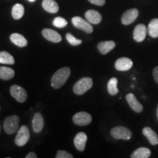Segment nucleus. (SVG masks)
Wrapping results in <instances>:
<instances>
[{
  "instance_id": "nucleus-1",
  "label": "nucleus",
  "mask_w": 158,
  "mask_h": 158,
  "mask_svg": "<svg viewBox=\"0 0 158 158\" xmlns=\"http://www.w3.org/2000/svg\"><path fill=\"white\" fill-rule=\"evenodd\" d=\"M70 69L65 67L57 70L51 78V86L54 89L61 88L70 76Z\"/></svg>"
},
{
  "instance_id": "nucleus-2",
  "label": "nucleus",
  "mask_w": 158,
  "mask_h": 158,
  "mask_svg": "<svg viewBox=\"0 0 158 158\" xmlns=\"http://www.w3.org/2000/svg\"><path fill=\"white\" fill-rule=\"evenodd\" d=\"M93 81L89 77H84L78 81L73 86V92L78 95L84 94L92 87Z\"/></svg>"
},
{
  "instance_id": "nucleus-3",
  "label": "nucleus",
  "mask_w": 158,
  "mask_h": 158,
  "mask_svg": "<svg viewBox=\"0 0 158 158\" xmlns=\"http://www.w3.org/2000/svg\"><path fill=\"white\" fill-rule=\"evenodd\" d=\"M20 118L16 115L7 116L3 123V127L7 134H13L19 129Z\"/></svg>"
},
{
  "instance_id": "nucleus-4",
  "label": "nucleus",
  "mask_w": 158,
  "mask_h": 158,
  "mask_svg": "<svg viewBox=\"0 0 158 158\" xmlns=\"http://www.w3.org/2000/svg\"><path fill=\"white\" fill-rule=\"evenodd\" d=\"M30 133L27 126L23 125L18 130V133L15 138V143L19 147H23L29 141Z\"/></svg>"
},
{
  "instance_id": "nucleus-5",
  "label": "nucleus",
  "mask_w": 158,
  "mask_h": 158,
  "mask_svg": "<svg viewBox=\"0 0 158 158\" xmlns=\"http://www.w3.org/2000/svg\"><path fill=\"white\" fill-rule=\"evenodd\" d=\"M10 92L12 97L15 98L18 102L23 103L27 100L28 95H27V91L19 85H12L10 89Z\"/></svg>"
},
{
  "instance_id": "nucleus-6",
  "label": "nucleus",
  "mask_w": 158,
  "mask_h": 158,
  "mask_svg": "<svg viewBox=\"0 0 158 158\" xmlns=\"http://www.w3.org/2000/svg\"><path fill=\"white\" fill-rule=\"evenodd\" d=\"M72 23L75 27L85 31V32L89 33V34L93 31V27H92V23L89 22L87 20L83 19L82 18L79 16L73 18Z\"/></svg>"
},
{
  "instance_id": "nucleus-7",
  "label": "nucleus",
  "mask_w": 158,
  "mask_h": 158,
  "mask_svg": "<svg viewBox=\"0 0 158 158\" xmlns=\"http://www.w3.org/2000/svg\"><path fill=\"white\" fill-rule=\"evenodd\" d=\"M110 135L116 139L129 140L132 136V133L128 128L119 126L114 127L110 130Z\"/></svg>"
},
{
  "instance_id": "nucleus-8",
  "label": "nucleus",
  "mask_w": 158,
  "mask_h": 158,
  "mask_svg": "<svg viewBox=\"0 0 158 158\" xmlns=\"http://www.w3.org/2000/svg\"><path fill=\"white\" fill-rule=\"evenodd\" d=\"M92 117L87 112L81 111L76 113L73 117L74 124L78 126H86L92 122Z\"/></svg>"
},
{
  "instance_id": "nucleus-9",
  "label": "nucleus",
  "mask_w": 158,
  "mask_h": 158,
  "mask_svg": "<svg viewBox=\"0 0 158 158\" xmlns=\"http://www.w3.org/2000/svg\"><path fill=\"white\" fill-rule=\"evenodd\" d=\"M138 10L136 8H132L125 11L122 16V23L124 25L131 24L138 18Z\"/></svg>"
},
{
  "instance_id": "nucleus-10",
  "label": "nucleus",
  "mask_w": 158,
  "mask_h": 158,
  "mask_svg": "<svg viewBox=\"0 0 158 158\" xmlns=\"http://www.w3.org/2000/svg\"><path fill=\"white\" fill-rule=\"evenodd\" d=\"M147 33V29L146 26L143 23L138 24L135 27L133 31V38L136 42L140 43L143 41L146 38Z\"/></svg>"
},
{
  "instance_id": "nucleus-11",
  "label": "nucleus",
  "mask_w": 158,
  "mask_h": 158,
  "mask_svg": "<svg viewBox=\"0 0 158 158\" xmlns=\"http://www.w3.org/2000/svg\"><path fill=\"white\" fill-rule=\"evenodd\" d=\"M133 62L127 57L118 59L115 62V68L118 71H127L133 67Z\"/></svg>"
},
{
  "instance_id": "nucleus-12",
  "label": "nucleus",
  "mask_w": 158,
  "mask_h": 158,
  "mask_svg": "<svg viewBox=\"0 0 158 158\" xmlns=\"http://www.w3.org/2000/svg\"><path fill=\"white\" fill-rule=\"evenodd\" d=\"M43 36L45 37V39L48 40V41L51 42L57 43L61 42L62 40V36L56 32V31L53 30L51 29H44L42 31Z\"/></svg>"
},
{
  "instance_id": "nucleus-13",
  "label": "nucleus",
  "mask_w": 158,
  "mask_h": 158,
  "mask_svg": "<svg viewBox=\"0 0 158 158\" xmlns=\"http://www.w3.org/2000/svg\"><path fill=\"white\" fill-rule=\"evenodd\" d=\"M86 141H87V135L84 132H80L77 134L73 141L75 147L80 152H83L85 149Z\"/></svg>"
},
{
  "instance_id": "nucleus-14",
  "label": "nucleus",
  "mask_w": 158,
  "mask_h": 158,
  "mask_svg": "<svg viewBox=\"0 0 158 158\" xmlns=\"http://www.w3.org/2000/svg\"><path fill=\"white\" fill-rule=\"evenodd\" d=\"M126 100H127L130 108L136 113H141L143 110V106L138 102V100L136 99L135 96L133 93H129L127 94Z\"/></svg>"
},
{
  "instance_id": "nucleus-15",
  "label": "nucleus",
  "mask_w": 158,
  "mask_h": 158,
  "mask_svg": "<svg viewBox=\"0 0 158 158\" xmlns=\"http://www.w3.org/2000/svg\"><path fill=\"white\" fill-rule=\"evenodd\" d=\"M86 19L92 24H98L101 22L102 15L98 11L94 10H89L85 13Z\"/></svg>"
},
{
  "instance_id": "nucleus-16",
  "label": "nucleus",
  "mask_w": 158,
  "mask_h": 158,
  "mask_svg": "<svg viewBox=\"0 0 158 158\" xmlns=\"http://www.w3.org/2000/svg\"><path fill=\"white\" fill-rule=\"evenodd\" d=\"M44 126V120L42 115L40 113H36L35 114L32 119V129L35 133H40L43 129Z\"/></svg>"
},
{
  "instance_id": "nucleus-17",
  "label": "nucleus",
  "mask_w": 158,
  "mask_h": 158,
  "mask_svg": "<svg viewBox=\"0 0 158 158\" xmlns=\"http://www.w3.org/2000/svg\"><path fill=\"white\" fill-rule=\"evenodd\" d=\"M116 43L114 41H102L98 44V48L102 54H106L115 48Z\"/></svg>"
},
{
  "instance_id": "nucleus-18",
  "label": "nucleus",
  "mask_w": 158,
  "mask_h": 158,
  "mask_svg": "<svg viewBox=\"0 0 158 158\" xmlns=\"http://www.w3.org/2000/svg\"><path fill=\"white\" fill-rule=\"evenodd\" d=\"M143 134L152 145H157L158 143V136L154 130L149 127H146L143 129Z\"/></svg>"
},
{
  "instance_id": "nucleus-19",
  "label": "nucleus",
  "mask_w": 158,
  "mask_h": 158,
  "mask_svg": "<svg viewBox=\"0 0 158 158\" xmlns=\"http://www.w3.org/2000/svg\"><path fill=\"white\" fill-rule=\"evenodd\" d=\"M10 39L11 42L13 44H15L19 47H21V48L27 46V44H28L27 40L22 35L19 34V33H13V34H12L10 37Z\"/></svg>"
},
{
  "instance_id": "nucleus-20",
  "label": "nucleus",
  "mask_w": 158,
  "mask_h": 158,
  "mask_svg": "<svg viewBox=\"0 0 158 158\" xmlns=\"http://www.w3.org/2000/svg\"><path fill=\"white\" fill-rule=\"evenodd\" d=\"M42 6L45 11L50 13H56L59 11V5L54 0H43Z\"/></svg>"
},
{
  "instance_id": "nucleus-21",
  "label": "nucleus",
  "mask_w": 158,
  "mask_h": 158,
  "mask_svg": "<svg viewBox=\"0 0 158 158\" xmlns=\"http://www.w3.org/2000/svg\"><path fill=\"white\" fill-rule=\"evenodd\" d=\"M147 30L150 37L152 38L158 37V19H154L150 21Z\"/></svg>"
},
{
  "instance_id": "nucleus-22",
  "label": "nucleus",
  "mask_w": 158,
  "mask_h": 158,
  "mask_svg": "<svg viewBox=\"0 0 158 158\" xmlns=\"http://www.w3.org/2000/svg\"><path fill=\"white\" fill-rule=\"evenodd\" d=\"M15 76V71L7 67H0V79L7 81Z\"/></svg>"
},
{
  "instance_id": "nucleus-23",
  "label": "nucleus",
  "mask_w": 158,
  "mask_h": 158,
  "mask_svg": "<svg viewBox=\"0 0 158 158\" xmlns=\"http://www.w3.org/2000/svg\"><path fill=\"white\" fill-rule=\"evenodd\" d=\"M151 155V151L149 149L145 147L138 148L132 153L130 157L132 158H147Z\"/></svg>"
},
{
  "instance_id": "nucleus-24",
  "label": "nucleus",
  "mask_w": 158,
  "mask_h": 158,
  "mask_svg": "<svg viewBox=\"0 0 158 158\" xmlns=\"http://www.w3.org/2000/svg\"><path fill=\"white\" fill-rule=\"evenodd\" d=\"M24 14V7L21 4H15L12 8V16L15 20H19Z\"/></svg>"
},
{
  "instance_id": "nucleus-25",
  "label": "nucleus",
  "mask_w": 158,
  "mask_h": 158,
  "mask_svg": "<svg viewBox=\"0 0 158 158\" xmlns=\"http://www.w3.org/2000/svg\"><path fill=\"white\" fill-rule=\"evenodd\" d=\"M0 64H14L15 59L13 56L7 51H1L0 52Z\"/></svg>"
},
{
  "instance_id": "nucleus-26",
  "label": "nucleus",
  "mask_w": 158,
  "mask_h": 158,
  "mask_svg": "<svg viewBox=\"0 0 158 158\" xmlns=\"http://www.w3.org/2000/svg\"><path fill=\"white\" fill-rule=\"evenodd\" d=\"M117 84H118V80L116 78H112L109 80V81L108 83V92L110 95L114 96L116 95V94L118 92V89L117 88Z\"/></svg>"
},
{
  "instance_id": "nucleus-27",
  "label": "nucleus",
  "mask_w": 158,
  "mask_h": 158,
  "mask_svg": "<svg viewBox=\"0 0 158 158\" xmlns=\"http://www.w3.org/2000/svg\"><path fill=\"white\" fill-rule=\"evenodd\" d=\"M53 25L54 27H58V28H63V27H66L68 25V21L64 18L56 17L53 21Z\"/></svg>"
},
{
  "instance_id": "nucleus-28",
  "label": "nucleus",
  "mask_w": 158,
  "mask_h": 158,
  "mask_svg": "<svg viewBox=\"0 0 158 158\" xmlns=\"http://www.w3.org/2000/svg\"><path fill=\"white\" fill-rule=\"evenodd\" d=\"M66 39L70 45H74V46H76V45H78L82 43V41L81 40L76 38V37L73 36L70 33H68V34L66 35Z\"/></svg>"
},
{
  "instance_id": "nucleus-29",
  "label": "nucleus",
  "mask_w": 158,
  "mask_h": 158,
  "mask_svg": "<svg viewBox=\"0 0 158 158\" xmlns=\"http://www.w3.org/2000/svg\"><path fill=\"white\" fill-rule=\"evenodd\" d=\"M56 157V158H73V156L71 155V154L68 153V152L64 151V150H59V151L57 152Z\"/></svg>"
},
{
  "instance_id": "nucleus-30",
  "label": "nucleus",
  "mask_w": 158,
  "mask_h": 158,
  "mask_svg": "<svg viewBox=\"0 0 158 158\" xmlns=\"http://www.w3.org/2000/svg\"><path fill=\"white\" fill-rule=\"evenodd\" d=\"M89 2L98 6H103L106 4V0H88Z\"/></svg>"
},
{
  "instance_id": "nucleus-31",
  "label": "nucleus",
  "mask_w": 158,
  "mask_h": 158,
  "mask_svg": "<svg viewBox=\"0 0 158 158\" xmlns=\"http://www.w3.org/2000/svg\"><path fill=\"white\" fill-rule=\"evenodd\" d=\"M153 76L155 78V81L158 84V67L154 68L153 70Z\"/></svg>"
},
{
  "instance_id": "nucleus-32",
  "label": "nucleus",
  "mask_w": 158,
  "mask_h": 158,
  "mask_svg": "<svg viewBox=\"0 0 158 158\" xmlns=\"http://www.w3.org/2000/svg\"><path fill=\"white\" fill-rule=\"evenodd\" d=\"M26 158H37V156L36 155V153L35 152H29L28 155L25 157Z\"/></svg>"
},
{
  "instance_id": "nucleus-33",
  "label": "nucleus",
  "mask_w": 158,
  "mask_h": 158,
  "mask_svg": "<svg viewBox=\"0 0 158 158\" xmlns=\"http://www.w3.org/2000/svg\"><path fill=\"white\" fill-rule=\"evenodd\" d=\"M29 2H35V0H28Z\"/></svg>"
},
{
  "instance_id": "nucleus-34",
  "label": "nucleus",
  "mask_w": 158,
  "mask_h": 158,
  "mask_svg": "<svg viewBox=\"0 0 158 158\" xmlns=\"http://www.w3.org/2000/svg\"><path fill=\"white\" fill-rule=\"evenodd\" d=\"M0 132H1V126H0Z\"/></svg>"
},
{
  "instance_id": "nucleus-35",
  "label": "nucleus",
  "mask_w": 158,
  "mask_h": 158,
  "mask_svg": "<svg viewBox=\"0 0 158 158\" xmlns=\"http://www.w3.org/2000/svg\"><path fill=\"white\" fill-rule=\"evenodd\" d=\"M157 116H158V109H157Z\"/></svg>"
},
{
  "instance_id": "nucleus-36",
  "label": "nucleus",
  "mask_w": 158,
  "mask_h": 158,
  "mask_svg": "<svg viewBox=\"0 0 158 158\" xmlns=\"http://www.w3.org/2000/svg\"><path fill=\"white\" fill-rule=\"evenodd\" d=\"M0 110H1V108H0Z\"/></svg>"
}]
</instances>
